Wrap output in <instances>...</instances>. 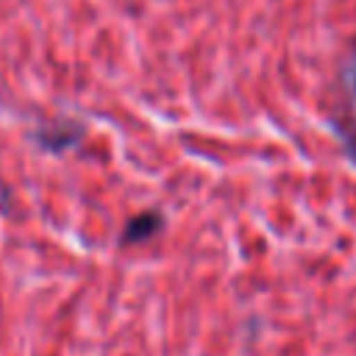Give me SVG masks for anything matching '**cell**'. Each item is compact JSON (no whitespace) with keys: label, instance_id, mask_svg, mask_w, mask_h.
Returning <instances> with one entry per match:
<instances>
[{"label":"cell","instance_id":"6da1fadb","mask_svg":"<svg viewBox=\"0 0 356 356\" xmlns=\"http://www.w3.org/2000/svg\"><path fill=\"white\" fill-rule=\"evenodd\" d=\"M159 228H161V214H156V211H145V214L134 217V220L125 225V231H122L120 242H122V245H131V242H142V239L153 236Z\"/></svg>","mask_w":356,"mask_h":356},{"label":"cell","instance_id":"7a4b0ae2","mask_svg":"<svg viewBox=\"0 0 356 356\" xmlns=\"http://www.w3.org/2000/svg\"><path fill=\"white\" fill-rule=\"evenodd\" d=\"M78 139V128L75 125H67V128H39L36 131V142L42 145V147H47V150H64V147H70L72 142Z\"/></svg>","mask_w":356,"mask_h":356}]
</instances>
